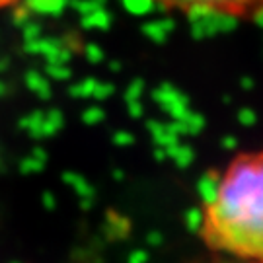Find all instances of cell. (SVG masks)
I'll return each mask as SVG.
<instances>
[{"label": "cell", "mask_w": 263, "mask_h": 263, "mask_svg": "<svg viewBox=\"0 0 263 263\" xmlns=\"http://www.w3.org/2000/svg\"><path fill=\"white\" fill-rule=\"evenodd\" d=\"M195 232L222 263H263V151L230 162Z\"/></svg>", "instance_id": "6da1fadb"}, {"label": "cell", "mask_w": 263, "mask_h": 263, "mask_svg": "<svg viewBox=\"0 0 263 263\" xmlns=\"http://www.w3.org/2000/svg\"><path fill=\"white\" fill-rule=\"evenodd\" d=\"M156 4L168 10H181V12H218V14H228L234 18L242 16H252L255 10L263 6V0H154Z\"/></svg>", "instance_id": "7a4b0ae2"}, {"label": "cell", "mask_w": 263, "mask_h": 263, "mask_svg": "<svg viewBox=\"0 0 263 263\" xmlns=\"http://www.w3.org/2000/svg\"><path fill=\"white\" fill-rule=\"evenodd\" d=\"M189 24H191V33L195 39L211 37L220 31H228L234 28L236 20L234 16L228 14H218V12H207V10H199V12H189L187 14Z\"/></svg>", "instance_id": "3957f363"}, {"label": "cell", "mask_w": 263, "mask_h": 263, "mask_svg": "<svg viewBox=\"0 0 263 263\" xmlns=\"http://www.w3.org/2000/svg\"><path fill=\"white\" fill-rule=\"evenodd\" d=\"M68 0H26V8L31 14H43V16H59L66 8Z\"/></svg>", "instance_id": "277c9868"}, {"label": "cell", "mask_w": 263, "mask_h": 263, "mask_svg": "<svg viewBox=\"0 0 263 263\" xmlns=\"http://www.w3.org/2000/svg\"><path fill=\"white\" fill-rule=\"evenodd\" d=\"M26 86H28L33 94H37L41 100H49L51 94H53L47 78L43 74H39V72H35V70H29L28 74H26Z\"/></svg>", "instance_id": "5b68a950"}, {"label": "cell", "mask_w": 263, "mask_h": 263, "mask_svg": "<svg viewBox=\"0 0 263 263\" xmlns=\"http://www.w3.org/2000/svg\"><path fill=\"white\" fill-rule=\"evenodd\" d=\"M218 183H220V174L218 172H207V174L201 176V179H199V193H201L203 203H209L211 199L215 197Z\"/></svg>", "instance_id": "8992f818"}, {"label": "cell", "mask_w": 263, "mask_h": 263, "mask_svg": "<svg viewBox=\"0 0 263 263\" xmlns=\"http://www.w3.org/2000/svg\"><path fill=\"white\" fill-rule=\"evenodd\" d=\"M174 29V22L172 20H162V22H151L146 24L142 31L148 35V37L154 41V43H164L166 41V35Z\"/></svg>", "instance_id": "52a82bcc"}, {"label": "cell", "mask_w": 263, "mask_h": 263, "mask_svg": "<svg viewBox=\"0 0 263 263\" xmlns=\"http://www.w3.org/2000/svg\"><path fill=\"white\" fill-rule=\"evenodd\" d=\"M43 119H45V113L43 111H33L26 115L22 121H20V127L24 131H28L31 137H37L41 139V131H43Z\"/></svg>", "instance_id": "ba28073f"}, {"label": "cell", "mask_w": 263, "mask_h": 263, "mask_svg": "<svg viewBox=\"0 0 263 263\" xmlns=\"http://www.w3.org/2000/svg\"><path fill=\"white\" fill-rule=\"evenodd\" d=\"M63 113L59 109H51L49 113H45V119H43V131H41V137H53L55 133H59L63 129Z\"/></svg>", "instance_id": "9c48e42d"}, {"label": "cell", "mask_w": 263, "mask_h": 263, "mask_svg": "<svg viewBox=\"0 0 263 263\" xmlns=\"http://www.w3.org/2000/svg\"><path fill=\"white\" fill-rule=\"evenodd\" d=\"M109 24H111V18H109V14L105 12L104 8L96 10L92 14H88L82 18V26L88 29H107L109 28Z\"/></svg>", "instance_id": "30bf717a"}, {"label": "cell", "mask_w": 263, "mask_h": 263, "mask_svg": "<svg viewBox=\"0 0 263 263\" xmlns=\"http://www.w3.org/2000/svg\"><path fill=\"white\" fill-rule=\"evenodd\" d=\"M166 156H170V158L174 160L178 166L185 168L187 164H191V160H193V152H191V148H187V146L174 144V146L166 148Z\"/></svg>", "instance_id": "8fae6325"}, {"label": "cell", "mask_w": 263, "mask_h": 263, "mask_svg": "<svg viewBox=\"0 0 263 263\" xmlns=\"http://www.w3.org/2000/svg\"><path fill=\"white\" fill-rule=\"evenodd\" d=\"M123 4H125L127 12L137 14V16H142V14L151 12L152 6H154L156 2H154V0H123Z\"/></svg>", "instance_id": "7c38bea8"}, {"label": "cell", "mask_w": 263, "mask_h": 263, "mask_svg": "<svg viewBox=\"0 0 263 263\" xmlns=\"http://www.w3.org/2000/svg\"><path fill=\"white\" fill-rule=\"evenodd\" d=\"M183 125V129H185V135H197L203 127H205V119H203V115H199V113H189L187 117L181 121Z\"/></svg>", "instance_id": "4fadbf2b"}, {"label": "cell", "mask_w": 263, "mask_h": 263, "mask_svg": "<svg viewBox=\"0 0 263 263\" xmlns=\"http://www.w3.org/2000/svg\"><path fill=\"white\" fill-rule=\"evenodd\" d=\"M96 86H98V80L88 78V80H84L82 84L72 86V88H70V96H74V98H88V96H94Z\"/></svg>", "instance_id": "5bb4252c"}, {"label": "cell", "mask_w": 263, "mask_h": 263, "mask_svg": "<svg viewBox=\"0 0 263 263\" xmlns=\"http://www.w3.org/2000/svg\"><path fill=\"white\" fill-rule=\"evenodd\" d=\"M31 12L26 8V4L24 6H16L14 8V14H12V22H14V26L16 28H24V26H28L29 22H31Z\"/></svg>", "instance_id": "9a60e30c"}, {"label": "cell", "mask_w": 263, "mask_h": 263, "mask_svg": "<svg viewBox=\"0 0 263 263\" xmlns=\"http://www.w3.org/2000/svg\"><path fill=\"white\" fill-rule=\"evenodd\" d=\"M70 4L76 8V12H80V14H84V16H88V14H92V12L102 8V6L96 4L94 0H72Z\"/></svg>", "instance_id": "2e32d148"}, {"label": "cell", "mask_w": 263, "mask_h": 263, "mask_svg": "<svg viewBox=\"0 0 263 263\" xmlns=\"http://www.w3.org/2000/svg\"><path fill=\"white\" fill-rule=\"evenodd\" d=\"M105 117V113L100 109V107H90L82 113V121L88 123V125H96V123H102Z\"/></svg>", "instance_id": "e0dca14e"}, {"label": "cell", "mask_w": 263, "mask_h": 263, "mask_svg": "<svg viewBox=\"0 0 263 263\" xmlns=\"http://www.w3.org/2000/svg\"><path fill=\"white\" fill-rule=\"evenodd\" d=\"M142 92H144V80L137 78V80H135V82H133L129 88H127V92H125V98H127V102H133V100H139Z\"/></svg>", "instance_id": "ac0fdd59"}, {"label": "cell", "mask_w": 263, "mask_h": 263, "mask_svg": "<svg viewBox=\"0 0 263 263\" xmlns=\"http://www.w3.org/2000/svg\"><path fill=\"white\" fill-rule=\"evenodd\" d=\"M22 31H24V41H26V43L41 39V28H39V24L29 22L28 26H24V28H22Z\"/></svg>", "instance_id": "d6986e66"}, {"label": "cell", "mask_w": 263, "mask_h": 263, "mask_svg": "<svg viewBox=\"0 0 263 263\" xmlns=\"http://www.w3.org/2000/svg\"><path fill=\"white\" fill-rule=\"evenodd\" d=\"M45 164L43 162H39V160H35L33 156H28V158H24L22 162H20V170L24 172V174H31V172H39V170L43 168Z\"/></svg>", "instance_id": "ffe728a7"}, {"label": "cell", "mask_w": 263, "mask_h": 263, "mask_svg": "<svg viewBox=\"0 0 263 263\" xmlns=\"http://www.w3.org/2000/svg\"><path fill=\"white\" fill-rule=\"evenodd\" d=\"M47 74L55 80H66L70 76V70L65 65H49L47 66Z\"/></svg>", "instance_id": "44dd1931"}, {"label": "cell", "mask_w": 263, "mask_h": 263, "mask_svg": "<svg viewBox=\"0 0 263 263\" xmlns=\"http://www.w3.org/2000/svg\"><path fill=\"white\" fill-rule=\"evenodd\" d=\"M84 53H86V57H88V61L90 63H100L102 59H104V51L98 47V45H86L84 47Z\"/></svg>", "instance_id": "7402d4cb"}, {"label": "cell", "mask_w": 263, "mask_h": 263, "mask_svg": "<svg viewBox=\"0 0 263 263\" xmlns=\"http://www.w3.org/2000/svg\"><path fill=\"white\" fill-rule=\"evenodd\" d=\"M113 88L111 84H102V82H98V86H96L94 90V98H98V100H105V98H109V96L113 94Z\"/></svg>", "instance_id": "603a6c76"}, {"label": "cell", "mask_w": 263, "mask_h": 263, "mask_svg": "<svg viewBox=\"0 0 263 263\" xmlns=\"http://www.w3.org/2000/svg\"><path fill=\"white\" fill-rule=\"evenodd\" d=\"M238 121L242 123V125H254L257 121V115L252 109H242V111L238 113Z\"/></svg>", "instance_id": "cb8c5ba5"}, {"label": "cell", "mask_w": 263, "mask_h": 263, "mask_svg": "<svg viewBox=\"0 0 263 263\" xmlns=\"http://www.w3.org/2000/svg\"><path fill=\"white\" fill-rule=\"evenodd\" d=\"M127 109H129V113H131L135 119H141L142 113H144V109H142V104L139 102V100H133V102H127Z\"/></svg>", "instance_id": "d4e9b609"}, {"label": "cell", "mask_w": 263, "mask_h": 263, "mask_svg": "<svg viewBox=\"0 0 263 263\" xmlns=\"http://www.w3.org/2000/svg\"><path fill=\"white\" fill-rule=\"evenodd\" d=\"M113 141H115V144L127 146V144H131V142H133V137L129 135V133H117V135L113 137Z\"/></svg>", "instance_id": "484cf974"}, {"label": "cell", "mask_w": 263, "mask_h": 263, "mask_svg": "<svg viewBox=\"0 0 263 263\" xmlns=\"http://www.w3.org/2000/svg\"><path fill=\"white\" fill-rule=\"evenodd\" d=\"M222 146L228 148V151H234L236 146H238V141H236L234 137H226V139H222Z\"/></svg>", "instance_id": "4316f807"}, {"label": "cell", "mask_w": 263, "mask_h": 263, "mask_svg": "<svg viewBox=\"0 0 263 263\" xmlns=\"http://www.w3.org/2000/svg\"><path fill=\"white\" fill-rule=\"evenodd\" d=\"M31 156H33L35 160H39V162H43V164L47 162V154H45V151H43V148H33Z\"/></svg>", "instance_id": "83f0119b"}, {"label": "cell", "mask_w": 263, "mask_h": 263, "mask_svg": "<svg viewBox=\"0 0 263 263\" xmlns=\"http://www.w3.org/2000/svg\"><path fill=\"white\" fill-rule=\"evenodd\" d=\"M18 0H0V8H6V6H14Z\"/></svg>", "instance_id": "f1b7e54d"}, {"label": "cell", "mask_w": 263, "mask_h": 263, "mask_svg": "<svg viewBox=\"0 0 263 263\" xmlns=\"http://www.w3.org/2000/svg\"><path fill=\"white\" fill-rule=\"evenodd\" d=\"M8 94V86L4 84V82H0V98H2V96H6Z\"/></svg>", "instance_id": "f546056e"}, {"label": "cell", "mask_w": 263, "mask_h": 263, "mask_svg": "<svg viewBox=\"0 0 263 263\" xmlns=\"http://www.w3.org/2000/svg\"><path fill=\"white\" fill-rule=\"evenodd\" d=\"M242 86H244V90H252L254 82H252V80H244V82H242Z\"/></svg>", "instance_id": "4dcf8cb0"}, {"label": "cell", "mask_w": 263, "mask_h": 263, "mask_svg": "<svg viewBox=\"0 0 263 263\" xmlns=\"http://www.w3.org/2000/svg\"><path fill=\"white\" fill-rule=\"evenodd\" d=\"M4 65H6V63H4V61H0V70H2V68H4Z\"/></svg>", "instance_id": "1f68e13d"}]
</instances>
